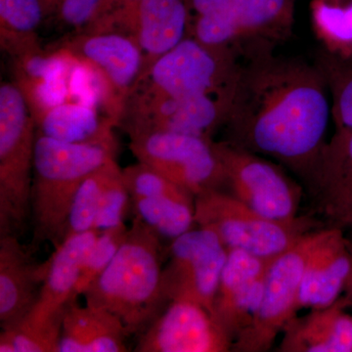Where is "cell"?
<instances>
[{
    "mask_svg": "<svg viewBox=\"0 0 352 352\" xmlns=\"http://www.w3.org/2000/svg\"><path fill=\"white\" fill-rule=\"evenodd\" d=\"M96 231L69 236L48 258V270L36 305L27 316L34 322L63 321L69 303L76 302V287Z\"/></svg>",
    "mask_w": 352,
    "mask_h": 352,
    "instance_id": "ac0fdd59",
    "label": "cell"
},
{
    "mask_svg": "<svg viewBox=\"0 0 352 352\" xmlns=\"http://www.w3.org/2000/svg\"><path fill=\"white\" fill-rule=\"evenodd\" d=\"M351 303L340 296L327 307L312 309L305 317H293L283 329L280 351L352 352Z\"/></svg>",
    "mask_w": 352,
    "mask_h": 352,
    "instance_id": "ffe728a7",
    "label": "cell"
},
{
    "mask_svg": "<svg viewBox=\"0 0 352 352\" xmlns=\"http://www.w3.org/2000/svg\"><path fill=\"white\" fill-rule=\"evenodd\" d=\"M129 230L124 223L98 233L83 263L82 274L76 287V296L83 295L88 287L107 268L126 241Z\"/></svg>",
    "mask_w": 352,
    "mask_h": 352,
    "instance_id": "1f68e13d",
    "label": "cell"
},
{
    "mask_svg": "<svg viewBox=\"0 0 352 352\" xmlns=\"http://www.w3.org/2000/svg\"><path fill=\"white\" fill-rule=\"evenodd\" d=\"M62 322H34L23 319L2 329L0 352H59Z\"/></svg>",
    "mask_w": 352,
    "mask_h": 352,
    "instance_id": "4316f807",
    "label": "cell"
},
{
    "mask_svg": "<svg viewBox=\"0 0 352 352\" xmlns=\"http://www.w3.org/2000/svg\"><path fill=\"white\" fill-rule=\"evenodd\" d=\"M129 208H131V196L122 178V168L116 163L102 194L94 230L101 233L122 226Z\"/></svg>",
    "mask_w": 352,
    "mask_h": 352,
    "instance_id": "4dcf8cb0",
    "label": "cell"
},
{
    "mask_svg": "<svg viewBox=\"0 0 352 352\" xmlns=\"http://www.w3.org/2000/svg\"><path fill=\"white\" fill-rule=\"evenodd\" d=\"M235 87L182 98L131 97L119 126L129 135L166 131L212 140L214 132L228 120Z\"/></svg>",
    "mask_w": 352,
    "mask_h": 352,
    "instance_id": "8fae6325",
    "label": "cell"
},
{
    "mask_svg": "<svg viewBox=\"0 0 352 352\" xmlns=\"http://www.w3.org/2000/svg\"><path fill=\"white\" fill-rule=\"evenodd\" d=\"M324 231H309L273 259L266 274L261 307L250 327L234 340L233 351L265 352L272 347L277 336L298 310L305 266Z\"/></svg>",
    "mask_w": 352,
    "mask_h": 352,
    "instance_id": "ba28073f",
    "label": "cell"
},
{
    "mask_svg": "<svg viewBox=\"0 0 352 352\" xmlns=\"http://www.w3.org/2000/svg\"><path fill=\"white\" fill-rule=\"evenodd\" d=\"M55 47L91 74L104 113L119 126L144 73V56L135 39L117 30H87L69 34Z\"/></svg>",
    "mask_w": 352,
    "mask_h": 352,
    "instance_id": "8992f818",
    "label": "cell"
},
{
    "mask_svg": "<svg viewBox=\"0 0 352 352\" xmlns=\"http://www.w3.org/2000/svg\"><path fill=\"white\" fill-rule=\"evenodd\" d=\"M36 126L15 82L0 87V237L18 236L32 217Z\"/></svg>",
    "mask_w": 352,
    "mask_h": 352,
    "instance_id": "277c9868",
    "label": "cell"
},
{
    "mask_svg": "<svg viewBox=\"0 0 352 352\" xmlns=\"http://www.w3.org/2000/svg\"><path fill=\"white\" fill-rule=\"evenodd\" d=\"M36 133L69 143L117 144L115 122L96 107L80 101H66L44 110L36 117Z\"/></svg>",
    "mask_w": 352,
    "mask_h": 352,
    "instance_id": "7402d4cb",
    "label": "cell"
},
{
    "mask_svg": "<svg viewBox=\"0 0 352 352\" xmlns=\"http://www.w3.org/2000/svg\"><path fill=\"white\" fill-rule=\"evenodd\" d=\"M352 270V254L344 229L329 226L308 258L303 273L298 307L320 309L344 293Z\"/></svg>",
    "mask_w": 352,
    "mask_h": 352,
    "instance_id": "d6986e66",
    "label": "cell"
},
{
    "mask_svg": "<svg viewBox=\"0 0 352 352\" xmlns=\"http://www.w3.org/2000/svg\"><path fill=\"white\" fill-rule=\"evenodd\" d=\"M190 22L188 0H138L113 9L87 30H117L129 34L142 51L145 73L189 36Z\"/></svg>",
    "mask_w": 352,
    "mask_h": 352,
    "instance_id": "4fadbf2b",
    "label": "cell"
},
{
    "mask_svg": "<svg viewBox=\"0 0 352 352\" xmlns=\"http://www.w3.org/2000/svg\"><path fill=\"white\" fill-rule=\"evenodd\" d=\"M134 1H138V0H110V1H109L107 8H106L105 13H104L103 15H105L106 13L110 12V11L113 10V9L118 8V7L126 6V4L132 3V2Z\"/></svg>",
    "mask_w": 352,
    "mask_h": 352,
    "instance_id": "e575fe53",
    "label": "cell"
},
{
    "mask_svg": "<svg viewBox=\"0 0 352 352\" xmlns=\"http://www.w3.org/2000/svg\"><path fill=\"white\" fill-rule=\"evenodd\" d=\"M328 95L317 65L263 53L241 66L227 142L273 157L309 180L326 144Z\"/></svg>",
    "mask_w": 352,
    "mask_h": 352,
    "instance_id": "6da1fadb",
    "label": "cell"
},
{
    "mask_svg": "<svg viewBox=\"0 0 352 352\" xmlns=\"http://www.w3.org/2000/svg\"><path fill=\"white\" fill-rule=\"evenodd\" d=\"M275 258H261L242 250H228L215 296L214 314L232 344L258 314L266 274Z\"/></svg>",
    "mask_w": 352,
    "mask_h": 352,
    "instance_id": "9a60e30c",
    "label": "cell"
},
{
    "mask_svg": "<svg viewBox=\"0 0 352 352\" xmlns=\"http://www.w3.org/2000/svg\"><path fill=\"white\" fill-rule=\"evenodd\" d=\"M232 340L214 315L199 303L168 302L140 333L138 352H226Z\"/></svg>",
    "mask_w": 352,
    "mask_h": 352,
    "instance_id": "5bb4252c",
    "label": "cell"
},
{
    "mask_svg": "<svg viewBox=\"0 0 352 352\" xmlns=\"http://www.w3.org/2000/svg\"><path fill=\"white\" fill-rule=\"evenodd\" d=\"M134 219L160 239L173 240L195 226V197H131Z\"/></svg>",
    "mask_w": 352,
    "mask_h": 352,
    "instance_id": "d4e9b609",
    "label": "cell"
},
{
    "mask_svg": "<svg viewBox=\"0 0 352 352\" xmlns=\"http://www.w3.org/2000/svg\"><path fill=\"white\" fill-rule=\"evenodd\" d=\"M162 278L161 239L134 219L115 258L82 296L87 305L116 315L129 336L141 333L168 303Z\"/></svg>",
    "mask_w": 352,
    "mask_h": 352,
    "instance_id": "7a4b0ae2",
    "label": "cell"
},
{
    "mask_svg": "<svg viewBox=\"0 0 352 352\" xmlns=\"http://www.w3.org/2000/svg\"><path fill=\"white\" fill-rule=\"evenodd\" d=\"M32 250L14 235L0 237V324L1 329L23 320L38 302L48 259L38 263Z\"/></svg>",
    "mask_w": 352,
    "mask_h": 352,
    "instance_id": "2e32d148",
    "label": "cell"
},
{
    "mask_svg": "<svg viewBox=\"0 0 352 352\" xmlns=\"http://www.w3.org/2000/svg\"><path fill=\"white\" fill-rule=\"evenodd\" d=\"M47 22L45 0H0V45L11 59L43 48L38 30Z\"/></svg>",
    "mask_w": 352,
    "mask_h": 352,
    "instance_id": "603a6c76",
    "label": "cell"
},
{
    "mask_svg": "<svg viewBox=\"0 0 352 352\" xmlns=\"http://www.w3.org/2000/svg\"><path fill=\"white\" fill-rule=\"evenodd\" d=\"M110 0H45L46 24L69 30L71 34L87 29L105 13Z\"/></svg>",
    "mask_w": 352,
    "mask_h": 352,
    "instance_id": "f546056e",
    "label": "cell"
},
{
    "mask_svg": "<svg viewBox=\"0 0 352 352\" xmlns=\"http://www.w3.org/2000/svg\"><path fill=\"white\" fill-rule=\"evenodd\" d=\"M344 295L349 298V302L351 303L352 307V270L351 272V275H349V279H347L346 286H344Z\"/></svg>",
    "mask_w": 352,
    "mask_h": 352,
    "instance_id": "d590c367",
    "label": "cell"
},
{
    "mask_svg": "<svg viewBox=\"0 0 352 352\" xmlns=\"http://www.w3.org/2000/svg\"><path fill=\"white\" fill-rule=\"evenodd\" d=\"M330 226L352 229V129H336L309 179Z\"/></svg>",
    "mask_w": 352,
    "mask_h": 352,
    "instance_id": "e0dca14e",
    "label": "cell"
},
{
    "mask_svg": "<svg viewBox=\"0 0 352 352\" xmlns=\"http://www.w3.org/2000/svg\"><path fill=\"white\" fill-rule=\"evenodd\" d=\"M129 337L122 322L102 308L69 303L62 322L59 352H124Z\"/></svg>",
    "mask_w": 352,
    "mask_h": 352,
    "instance_id": "44dd1931",
    "label": "cell"
},
{
    "mask_svg": "<svg viewBox=\"0 0 352 352\" xmlns=\"http://www.w3.org/2000/svg\"><path fill=\"white\" fill-rule=\"evenodd\" d=\"M122 171L131 197H195L141 162L126 166Z\"/></svg>",
    "mask_w": 352,
    "mask_h": 352,
    "instance_id": "d6a6232c",
    "label": "cell"
},
{
    "mask_svg": "<svg viewBox=\"0 0 352 352\" xmlns=\"http://www.w3.org/2000/svg\"><path fill=\"white\" fill-rule=\"evenodd\" d=\"M295 0H236L234 19L242 39L280 41L291 34Z\"/></svg>",
    "mask_w": 352,
    "mask_h": 352,
    "instance_id": "cb8c5ba5",
    "label": "cell"
},
{
    "mask_svg": "<svg viewBox=\"0 0 352 352\" xmlns=\"http://www.w3.org/2000/svg\"><path fill=\"white\" fill-rule=\"evenodd\" d=\"M351 234L349 236H346L347 245H349V251H351L352 254V229H351Z\"/></svg>",
    "mask_w": 352,
    "mask_h": 352,
    "instance_id": "8d00e7d4",
    "label": "cell"
},
{
    "mask_svg": "<svg viewBox=\"0 0 352 352\" xmlns=\"http://www.w3.org/2000/svg\"><path fill=\"white\" fill-rule=\"evenodd\" d=\"M232 50L187 36L149 67L131 97L182 98L230 89L241 69Z\"/></svg>",
    "mask_w": 352,
    "mask_h": 352,
    "instance_id": "5b68a950",
    "label": "cell"
},
{
    "mask_svg": "<svg viewBox=\"0 0 352 352\" xmlns=\"http://www.w3.org/2000/svg\"><path fill=\"white\" fill-rule=\"evenodd\" d=\"M331 94V113L336 129H352V59L326 53L317 65Z\"/></svg>",
    "mask_w": 352,
    "mask_h": 352,
    "instance_id": "83f0119b",
    "label": "cell"
},
{
    "mask_svg": "<svg viewBox=\"0 0 352 352\" xmlns=\"http://www.w3.org/2000/svg\"><path fill=\"white\" fill-rule=\"evenodd\" d=\"M195 221L214 232L227 250H242L261 258L282 254L314 226L302 217L293 222L267 219L220 189L195 196Z\"/></svg>",
    "mask_w": 352,
    "mask_h": 352,
    "instance_id": "52a82bcc",
    "label": "cell"
},
{
    "mask_svg": "<svg viewBox=\"0 0 352 352\" xmlns=\"http://www.w3.org/2000/svg\"><path fill=\"white\" fill-rule=\"evenodd\" d=\"M311 22L327 53L352 59V0H312Z\"/></svg>",
    "mask_w": 352,
    "mask_h": 352,
    "instance_id": "484cf974",
    "label": "cell"
},
{
    "mask_svg": "<svg viewBox=\"0 0 352 352\" xmlns=\"http://www.w3.org/2000/svg\"><path fill=\"white\" fill-rule=\"evenodd\" d=\"M129 149L138 162L197 196L226 184L223 168L210 139L166 131L131 134Z\"/></svg>",
    "mask_w": 352,
    "mask_h": 352,
    "instance_id": "9c48e42d",
    "label": "cell"
},
{
    "mask_svg": "<svg viewBox=\"0 0 352 352\" xmlns=\"http://www.w3.org/2000/svg\"><path fill=\"white\" fill-rule=\"evenodd\" d=\"M214 149L230 194L267 219H298L300 189L276 164L227 141L214 142Z\"/></svg>",
    "mask_w": 352,
    "mask_h": 352,
    "instance_id": "30bf717a",
    "label": "cell"
},
{
    "mask_svg": "<svg viewBox=\"0 0 352 352\" xmlns=\"http://www.w3.org/2000/svg\"><path fill=\"white\" fill-rule=\"evenodd\" d=\"M116 163L115 159L110 160L83 180L72 204L65 239L69 236L94 230L102 194Z\"/></svg>",
    "mask_w": 352,
    "mask_h": 352,
    "instance_id": "f1b7e54d",
    "label": "cell"
},
{
    "mask_svg": "<svg viewBox=\"0 0 352 352\" xmlns=\"http://www.w3.org/2000/svg\"><path fill=\"white\" fill-rule=\"evenodd\" d=\"M117 144L69 143L36 133L34 143L31 250L57 248L66 236L72 204L90 173L115 159Z\"/></svg>",
    "mask_w": 352,
    "mask_h": 352,
    "instance_id": "3957f363",
    "label": "cell"
},
{
    "mask_svg": "<svg viewBox=\"0 0 352 352\" xmlns=\"http://www.w3.org/2000/svg\"><path fill=\"white\" fill-rule=\"evenodd\" d=\"M227 256L226 245L208 229H191L173 240L162 278L166 302L199 303L214 316L215 296Z\"/></svg>",
    "mask_w": 352,
    "mask_h": 352,
    "instance_id": "7c38bea8",
    "label": "cell"
},
{
    "mask_svg": "<svg viewBox=\"0 0 352 352\" xmlns=\"http://www.w3.org/2000/svg\"><path fill=\"white\" fill-rule=\"evenodd\" d=\"M235 3L236 0H188L191 18L203 17L223 21L233 25L238 31L234 19Z\"/></svg>",
    "mask_w": 352,
    "mask_h": 352,
    "instance_id": "836d02e7",
    "label": "cell"
}]
</instances>
